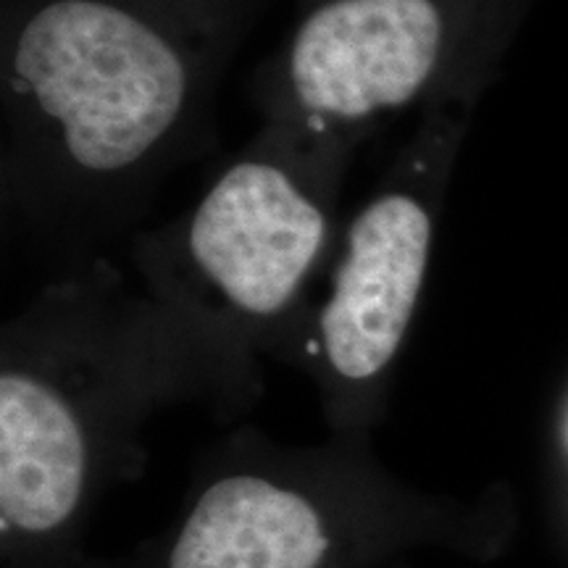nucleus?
I'll return each instance as SVG.
<instances>
[{"mask_svg": "<svg viewBox=\"0 0 568 568\" xmlns=\"http://www.w3.org/2000/svg\"><path fill=\"white\" fill-rule=\"evenodd\" d=\"M261 0H3L6 95L69 182L126 180Z\"/></svg>", "mask_w": 568, "mask_h": 568, "instance_id": "1", "label": "nucleus"}, {"mask_svg": "<svg viewBox=\"0 0 568 568\" xmlns=\"http://www.w3.org/2000/svg\"><path fill=\"white\" fill-rule=\"evenodd\" d=\"M493 0H301L282 55L290 116L339 132L418 101Z\"/></svg>", "mask_w": 568, "mask_h": 568, "instance_id": "2", "label": "nucleus"}, {"mask_svg": "<svg viewBox=\"0 0 568 568\" xmlns=\"http://www.w3.org/2000/svg\"><path fill=\"white\" fill-rule=\"evenodd\" d=\"M329 219L287 163L243 159L211 184L187 222L195 274L251 318L280 314L322 255Z\"/></svg>", "mask_w": 568, "mask_h": 568, "instance_id": "3", "label": "nucleus"}, {"mask_svg": "<svg viewBox=\"0 0 568 568\" xmlns=\"http://www.w3.org/2000/svg\"><path fill=\"white\" fill-rule=\"evenodd\" d=\"M432 211L403 182L353 219L345 251L318 316V343L329 372L364 385L393 364L422 295L432 253Z\"/></svg>", "mask_w": 568, "mask_h": 568, "instance_id": "4", "label": "nucleus"}, {"mask_svg": "<svg viewBox=\"0 0 568 568\" xmlns=\"http://www.w3.org/2000/svg\"><path fill=\"white\" fill-rule=\"evenodd\" d=\"M88 479L80 416L38 374L0 376V521L3 531L45 535L74 514Z\"/></svg>", "mask_w": 568, "mask_h": 568, "instance_id": "5", "label": "nucleus"}, {"mask_svg": "<svg viewBox=\"0 0 568 568\" xmlns=\"http://www.w3.org/2000/svg\"><path fill=\"white\" fill-rule=\"evenodd\" d=\"M329 537L308 497L264 477L213 481L176 537L169 568H318Z\"/></svg>", "mask_w": 568, "mask_h": 568, "instance_id": "6", "label": "nucleus"}]
</instances>
